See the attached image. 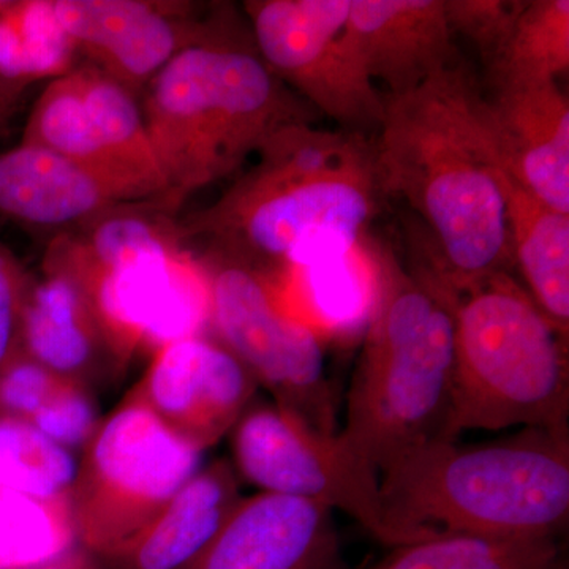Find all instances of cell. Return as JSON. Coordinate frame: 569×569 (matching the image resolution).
<instances>
[{
	"label": "cell",
	"mask_w": 569,
	"mask_h": 569,
	"mask_svg": "<svg viewBox=\"0 0 569 569\" xmlns=\"http://www.w3.org/2000/svg\"><path fill=\"white\" fill-rule=\"evenodd\" d=\"M376 133L381 192L406 200L436 238L440 261L422 279L455 301L503 272L511 257L503 171L471 74L455 62L413 91L385 97Z\"/></svg>",
	"instance_id": "cell-1"
},
{
	"label": "cell",
	"mask_w": 569,
	"mask_h": 569,
	"mask_svg": "<svg viewBox=\"0 0 569 569\" xmlns=\"http://www.w3.org/2000/svg\"><path fill=\"white\" fill-rule=\"evenodd\" d=\"M254 157L216 203L179 220L187 242L269 277L350 252L385 197L365 133L291 123Z\"/></svg>",
	"instance_id": "cell-2"
},
{
	"label": "cell",
	"mask_w": 569,
	"mask_h": 569,
	"mask_svg": "<svg viewBox=\"0 0 569 569\" xmlns=\"http://www.w3.org/2000/svg\"><path fill=\"white\" fill-rule=\"evenodd\" d=\"M141 110L167 181L162 204L236 173L266 141L316 112L268 69L233 18L187 48L142 92Z\"/></svg>",
	"instance_id": "cell-3"
},
{
	"label": "cell",
	"mask_w": 569,
	"mask_h": 569,
	"mask_svg": "<svg viewBox=\"0 0 569 569\" xmlns=\"http://www.w3.org/2000/svg\"><path fill=\"white\" fill-rule=\"evenodd\" d=\"M389 526L407 541L440 531L556 538L569 519V427H529L505 440L429 441L380 471Z\"/></svg>",
	"instance_id": "cell-4"
},
{
	"label": "cell",
	"mask_w": 569,
	"mask_h": 569,
	"mask_svg": "<svg viewBox=\"0 0 569 569\" xmlns=\"http://www.w3.org/2000/svg\"><path fill=\"white\" fill-rule=\"evenodd\" d=\"M43 272L80 288L123 366L211 326V287L181 220L157 201L123 203L52 236Z\"/></svg>",
	"instance_id": "cell-5"
},
{
	"label": "cell",
	"mask_w": 569,
	"mask_h": 569,
	"mask_svg": "<svg viewBox=\"0 0 569 569\" xmlns=\"http://www.w3.org/2000/svg\"><path fill=\"white\" fill-rule=\"evenodd\" d=\"M452 369V301L383 258L340 436L378 473L411 449L449 440Z\"/></svg>",
	"instance_id": "cell-6"
},
{
	"label": "cell",
	"mask_w": 569,
	"mask_h": 569,
	"mask_svg": "<svg viewBox=\"0 0 569 569\" xmlns=\"http://www.w3.org/2000/svg\"><path fill=\"white\" fill-rule=\"evenodd\" d=\"M448 438L467 430L568 429L567 340L505 272L452 301Z\"/></svg>",
	"instance_id": "cell-7"
},
{
	"label": "cell",
	"mask_w": 569,
	"mask_h": 569,
	"mask_svg": "<svg viewBox=\"0 0 569 569\" xmlns=\"http://www.w3.org/2000/svg\"><path fill=\"white\" fill-rule=\"evenodd\" d=\"M203 451L127 392L78 456L70 508L78 546L97 560L126 546L201 468Z\"/></svg>",
	"instance_id": "cell-8"
},
{
	"label": "cell",
	"mask_w": 569,
	"mask_h": 569,
	"mask_svg": "<svg viewBox=\"0 0 569 569\" xmlns=\"http://www.w3.org/2000/svg\"><path fill=\"white\" fill-rule=\"evenodd\" d=\"M211 287L217 339L249 370L274 403L325 433H336L335 397L317 329L288 312L269 277L209 252L200 257Z\"/></svg>",
	"instance_id": "cell-9"
},
{
	"label": "cell",
	"mask_w": 569,
	"mask_h": 569,
	"mask_svg": "<svg viewBox=\"0 0 569 569\" xmlns=\"http://www.w3.org/2000/svg\"><path fill=\"white\" fill-rule=\"evenodd\" d=\"M230 433L236 473L260 492L346 512L388 548L410 542L389 526L380 473L340 432H320L272 402L252 403Z\"/></svg>",
	"instance_id": "cell-10"
},
{
	"label": "cell",
	"mask_w": 569,
	"mask_h": 569,
	"mask_svg": "<svg viewBox=\"0 0 569 569\" xmlns=\"http://www.w3.org/2000/svg\"><path fill=\"white\" fill-rule=\"evenodd\" d=\"M351 0H249L254 48L268 69L343 130L377 132L385 111L347 39Z\"/></svg>",
	"instance_id": "cell-11"
},
{
	"label": "cell",
	"mask_w": 569,
	"mask_h": 569,
	"mask_svg": "<svg viewBox=\"0 0 569 569\" xmlns=\"http://www.w3.org/2000/svg\"><path fill=\"white\" fill-rule=\"evenodd\" d=\"M21 142L84 164L141 200L162 203L167 194L140 99L89 63L48 82Z\"/></svg>",
	"instance_id": "cell-12"
},
{
	"label": "cell",
	"mask_w": 569,
	"mask_h": 569,
	"mask_svg": "<svg viewBox=\"0 0 569 569\" xmlns=\"http://www.w3.org/2000/svg\"><path fill=\"white\" fill-rule=\"evenodd\" d=\"M81 62L96 67L138 99L179 52L211 36L228 14L201 17L186 2L51 0Z\"/></svg>",
	"instance_id": "cell-13"
},
{
	"label": "cell",
	"mask_w": 569,
	"mask_h": 569,
	"mask_svg": "<svg viewBox=\"0 0 569 569\" xmlns=\"http://www.w3.org/2000/svg\"><path fill=\"white\" fill-rule=\"evenodd\" d=\"M151 356L129 392L200 451L230 433L253 403L257 381L219 340L187 337Z\"/></svg>",
	"instance_id": "cell-14"
},
{
	"label": "cell",
	"mask_w": 569,
	"mask_h": 569,
	"mask_svg": "<svg viewBox=\"0 0 569 569\" xmlns=\"http://www.w3.org/2000/svg\"><path fill=\"white\" fill-rule=\"evenodd\" d=\"M186 569H347L335 511L317 501L257 492Z\"/></svg>",
	"instance_id": "cell-15"
},
{
	"label": "cell",
	"mask_w": 569,
	"mask_h": 569,
	"mask_svg": "<svg viewBox=\"0 0 569 569\" xmlns=\"http://www.w3.org/2000/svg\"><path fill=\"white\" fill-rule=\"evenodd\" d=\"M486 119L501 171L569 213V100L560 82L497 86Z\"/></svg>",
	"instance_id": "cell-16"
},
{
	"label": "cell",
	"mask_w": 569,
	"mask_h": 569,
	"mask_svg": "<svg viewBox=\"0 0 569 569\" xmlns=\"http://www.w3.org/2000/svg\"><path fill=\"white\" fill-rule=\"evenodd\" d=\"M445 0H351L347 39L388 96L413 91L456 62Z\"/></svg>",
	"instance_id": "cell-17"
},
{
	"label": "cell",
	"mask_w": 569,
	"mask_h": 569,
	"mask_svg": "<svg viewBox=\"0 0 569 569\" xmlns=\"http://www.w3.org/2000/svg\"><path fill=\"white\" fill-rule=\"evenodd\" d=\"M138 201L144 200L122 183L50 149L21 142L0 152V213L28 230L52 238Z\"/></svg>",
	"instance_id": "cell-18"
},
{
	"label": "cell",
	"mask_w": 569,
	"mask_h": 569,
	"mask_svg": "<svg viewBox=\"0 0 569 569\" xmlns=\"http://www.w3.org/2000/svg\"><path fill=\"white\" fill-rule=\"evenodd\" d=\"M21 351L56 376L96 392L126 373L84 295L67 277H33L21 321Z\"/></svg>",
	"instance_id": "cell-19"
},
{
	"label": "cell",
	"mask_w": 569,
	"mask_h": 569,
	"mask_svg": "<svg viewBox=\"0 0 569 569\" xmlns=\"http://www.w3.org/2000/svg\"><path fill=\"white\" fill-rule=\"evenodd\" d=\"M242 500L233 463L217 459L201 467L104 569H186L222 530Z\"/></svg>",
	"instance_id": "cell-20"
},
{
	"label": "cell",
	"mask_w": 569,
	"mask_h": 569,
	"mask_svg": "<svg viewBox=\"0 0 569 569\" xmlns=\"http://www.w3.org/2000/svg\"><path fill=\"white\" fill-rule=\"evenodd\" d=\"M509 253H515L527 295L565 339L569 332V213L542 203L501 173Z\"/></svg>",
	"instance_id": "cell-21"
},
{
	"label": "cell",
	"mask_w": 569,
	"mask_h": 569,
	"mask_svg": "<svg viewBox=\"0 0 569 569\" xmlns=\"http://www.w3.org/2000/svg\"><path fill=\"white\" fill-rule=\"evenodd\" d=\"M51 0H0V84L22 97L33 82L52 81L80 66Z\"/></svg>",
	"instance_id": "cell-22"
},
{
	"label": "cell",
	"mask_w": 569,
	"mask_h": 569,
	"mask_svg": "<svg viewBox=\"0 0 569 569\" xmlns=\"http://www.w3.org/2000/svg\"><path fill=\"white\" fill-rule=\"evenodd\" d=\"M391 549L367 569H549L561 557L556 538L497 539L448 531Z\"/></svg>",
	"instance_id": "cell-23"
},
{
	"label": "cell",
	"mask_w": 569,
	"mask_h": 569,
	"mask_svg": "<svg viewBox=\"0 0 569 569\" xmlns=\"http://www.w3.org/2000/svg\"><path fill=\"white\" fill-rule=\"evenodd\" d=\"M568 70V0L523 2L507 41L489 63L493 88L559 81Z\"/></svg>",
	"instance_id": "cell-24"
},
{
	"label": "cell",
	"mask_w": 569,
	"mask_h": 569,
	"mask_svg": "<svg viewBox=\"0 0 569 569\" xmlns=\"http://www.w3.org/2000/svg\"><path fill=\"white\" fill-rule=\"evenodd\" d=\"M74 548L70 500L0 489V569H36Z\"/></svg>",
	"instance_id": "cell-25"
},
{
	"label": "cell",
	"mask_w": 569,
	"mask_h": 569,
	"mask_svg": "<svg viewBox=\"0 0 569 569\" xmlns=\"http://www.w3.org/2000/svg\"><path fill=\"white\" fill-rule=\"evenodd\" d=\"M78 456L29 421L0 415V489L43 500H70Z\"/></svg>",
	"instance_id": "cell-26"
},
{
	"label": "cell",
	"mask_w": 569,
	"mask_h": 569,
	"mask_svg": "<svg viewBox=\"0 0 569 569\" xmlns=\"http://www.w3.org/2000/svg\"><path fill=\"white\" fill-rule=\"evenodd\" d=\"M93 395L91 389L66 380L29 422L52 443L81 455L103 419Z\"/></svg>",
	"instance_id": "cell-27"
},
{
	"label": "cell",
	"mask_w": 569,
	"mask_h": 569,
	"mask_svg": "<svg viewBox=\"0 0 569 569\" xmlns=\"http://www.w3.org/2000/svg\"><path fill=\"white\" fill-rule=\"evenodd\" d=\"M522 6L516 0H445L452 33L471 41L488 67L507 41Z\"/></svg>",
	"instance_id": "cell-28"
},
{
	"label": "cell",
	"mask_w": 569,
	"mask_h": 569,
	"mask_svg": "<svg viewBox=\"0 0 569 569\" xmlns=\"http://www.w3.org/2000/svg\"><path fill=\"white\" fill-rule=\"evenodd\" d=\"M63 381L66 378L20 351L0 370V415L31 421Z\"/></svg>",
	"instance_id": "cell-29"
},
{
	"label": "cell",
	"mask_w": 569,
	"mask_h": 569,
	"mask_svg": "<svg viewBox=\"0 0 569 569\" xmlns=\"http://www.w3.org/2000/svg\"><path fill=\"white\" fill-rule=\"evenodd\" d=\"M33 277L0 241V370L21 351V321Z\"/></svg>",
	"instance_id": "cell-30"
},
{
	"label": "cell",
	"mask_w": 569,
	"mask_h": 569,
	"mask_svg": "<svg viewBox=\"0 0 569 569\" xmlns=\"http://www.w3.org/2000/svg\"><path fill=\"white\" fill-rule=\"evenodd\" d=\"M36 569H104L103 565L100 563L96 557L91 553L86 552L80 546L70 550L66 556L59 557V559L50 561V563L43 565Z\"/></svg>",
	"instance_id": "cell-31"
},
{
	"label": "cell",
	"mask_w": 569,
	"mask_h": 569,
	"mask_svg": "<svg viewBox=\"0 0 569 569\" xmlns=\"http://www.w3.org/2000/svg\"><path fill=\"white\" fill-rule=\"evenodd\" d=\"M20 99L21 97L14 96L13 92L0 84V134L6 130L7 123L10 122Z\"/></svg>",
	"instance_id": "cell-32"
},
{
	"label": "cell",
	"mask_w": 569,
	"mask_h": 569,
	"mask_svg": "<svg viewBox=\"0 0 569 569\" xmlns=\"http://www.w3.org/2000/svg\"><path fill=\"white\" fill-rule=\"evenodd\" d=\"M549 569H568V565H567V561H565L563 559H560L556 561V563L552 565V567H550Z\"/></svg>",
	"instance_id": "cell-33"
}]
</instances>
